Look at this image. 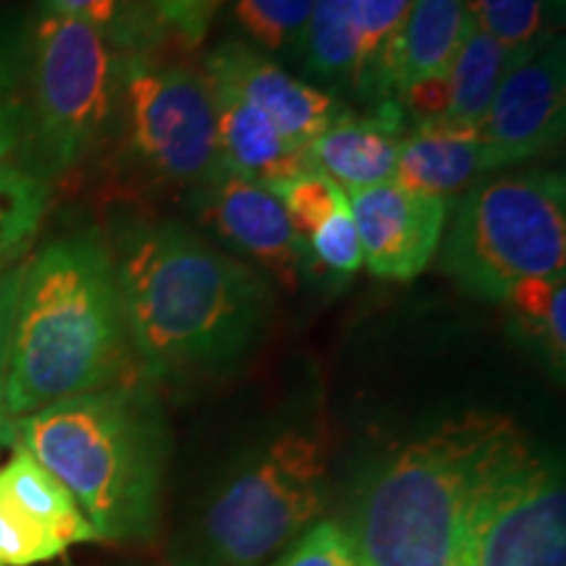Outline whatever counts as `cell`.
<instances>
[{
	"label": "cell",
	"mask_w": 566,
	"mask_h": 566,
	"mask_svg": "<svg viewBox=\"0 0 566 566\" xmlns=\"http://www.w3.org/2000/svg\"><path fill=\"white\" fill-rule=\"evenodd\" d=\"M514 328L546 357L556 375L566 367V279H527L504 296Z\"/></svg>",
	"instance_id": "44dd1931"
},
{
	"label": "cell",
	"mask_w": 566,
	"mask_h": 566,
	"mask_svg": "<svg viewBox=\"0 0 566 566\" xmlns=\"http://www.w3.org/2000/svg\"><path fill=\"white\" fill-rule=\"evenodd\" d=\"M405 137V113L396 101H386L373 113L342 111L307 153L317 171L352 192L394 179Z\"/></svg>",
	"instance_id": "5bb4252c"
},
{
	"label": "cell",
	"mask_w": 566,
	"mask_h": 566,
	"mask_svg": "<svg viewBox=\"0 0 566 566\" xmlns=\"http://www.w3.org/2000/svg\"><path fill=\"white\" fill-rule=\"evenodd\" d=\"M116 59L95 27L48 9L38 24L34 87L40 134L55 168L95 145L116 97Z\"/></svg>",
	"instance_id": "9c48e42d"
},
{
	"label": "cell",
	"mask_w": 566,
	"mask_h": 566,
	"mask_svg": "<svg viewBox=\"0 0 566 566\" xmlns=\"http://www.w3.org/2000/svg\"><path fill=\"white\" fill-rule=\"evenodd\" d=\"M210 95L216 105L218 171L273 189L275 184L315 168L310 153L294 147L271 118L244 97L221 87H210Z\"/></svg>",
	"instance_id": "2e32d148"
},
{
	"label": "cell",
	"mask_w": 566,
	"mask_h": 566,
	"mask_svg": "<svg viewBox=\"0 0 566 566\" xmlns=\"http://www.w3.org/2000/svg\"><path fill=\"white\" fill-rule=\"evenodd\" d=\"M48 9L95 27L105 40L137 42L139 32L129 13V0H48Z\"/></svg>",
	"instance_id": "f546056e"
},
{
	"label": "cell",
	"mask_w": 566,
	"mask_h": 566,
	"mask_svg": "<svg viewBox=\"0 0 566 566\" xmlns=\"http://www.w3.org/2000/svg\"><path fill=\"white\" fill-rule=\"evenodd\" d=\"M129 145L155 179L202 187L218 174L216 105L205 76L145 55L122 71Z\"/></svg>",
	"instance_id": "ba28073f"
},
{
	"label": "cell",
	"mask_w": 566,
	"mask_h": 566,
	"mask_svg": "<svg viewBox=\"0 0 566 566\" xmlns=\"http://www.w3.org/2000/svg\"><path fill=\"white\" fill-rule=\"evenodd\" d=\"M454 566H566L564 472L527 436L472 493Z\"/></svg>",
	"instance_id": "52a82bcc"
},
{
	"label": "cell",
	"mask_w": 566,
	"mask_h": 566,
	"mask_svg": "<svg viewBox=\"0 0 566 566\" xmlns=\"http://www.w3.org/2000/svg\"><path fill=\"white\" fill-rule=\"evenodd\" d=\"M11 126H9V118H3V113H0V155L9 153L11 147Z\"/></svg>",
	"instance_id": "e575fe53"
},
{
	"label": "cell",
	"mask_w": 566,
	"mask_h": 566,
	"mask_svg": "<svg viewBox=\"0 0 566 566\" xmlns=\"http://www.w3.org/2000/svg\"><path fill=\"white\" fill-rule=\"evenodd\" d=\"M525 436L506 415L464 412L367 472L344 533L359 566H454L472 493Z\"/></svg>",
	"instance_id": "277c9868"
},
{
	"label": "cell",
	"mask_w": 566,
	"mask_h": 566,
	"mask_svg": "<svg viewBox=\"0 0 566 566\" xmlns=\"http://www.w3.org/2000/svg\"><path fill=\"white\" fill-rule=\"evenodd\" d=\"M509 55L512 51H506L499 40H493L467 17L462 42L446 66L451 87V108L443 118L446 124L480 129L506 71Z\"/></svg>",
	"instance_id": "d6986e66"
},
{
	"label": "cell",
	"mask_w": 566,
	"mask_h": 566,
	"mask_svg": "<svg viewBox=\"0 0 566 566\" xmlns=\"http://www.w3.org/2000/svg\"><path fill=\"white\" fill-rule=\"evenodd\" d=\"M543 9H546L548 24H551V30H554V27H556V21H558V24H562V21H564L566 0H543Z\"/></svg>",
	"instance_id": "836d02e7"
},
{
	"label": "cell",
	"mask_w": 566,
	"mask_h": 566,
	"mask_svg": "<svg viewBox=\"0 0 566 566\" xmlns=\"http://www.w3.org/2000/svg\"><path fill=\"white\" fill-rule=\"evenodd\" d=\"M265 566H359L338 522H317Z\"/></svg>",
	"instance_id": "f1b7e54d"
},
{
	"label": "cell",
	"mask_w": 566,
	"mask_h": 566,
	"mask_svg": "<svg viewBox=\"0 0 566 566\" xmlns=\"http://www.w3.org/2000/svg\"><path fill=\"white\" fill-rule=\"evenodd\" d=\"M24 268L27 265H17V268H6V271H0V428H3V422H6V412H3L6 375H9L13 317H17L21 281H24Z\"/></svg>",
	"instance_id": "d6a6232c"
},
{
	"label": "cell",
	"mask_w": 566,
	"mask_h": 566,
	"mask_svg": "<svg viewBox=\"0 0 566 566\" xmlns=\"http://www.w3.org/2000/svg\"><path fill=\"white\" fill-rule=\"evenodd\" d=\"M205 82L229 90L263 111L275 129L300 150H310L344 111L334 92L296 80L250 42H221L212 48L205 59Z\"/></svg>",
	"instance_id": "4fadbf2b"
},
{
	"label": "cell",
	"mask_w": 566,
	"mask_h": 566,
	"mask_svg": "<svg viewBox=\"0 0 566 566\" xmlns=\"http://www.w3.org/2000/svg\"><path fill=\"white\" fill-rule=\"evenodd\" d=\"M71 493L97 541H150L160 520L168 428L137 378L97 388L0 428Z\"/></svg>",
	"instance_id": "3957f363"
},
{
	"label": "cell",
	"mask_w": 566,
	"mask_h": 566,
	"mask_svg": "<svg viewBox=\"0 0 566 566\" xmlns=\"http://www.w3.org/2000/svg\"><path fill=\"white\" fill-rule=\"evenodd\" d=\"M328 475L321 430L286 428L260 443L176 537L174 566H265L323 512Z\"/></svg>",
	"instance_id": "5b68a950"
},
{
	"label": "cell",
	"mask_w": 566,
	"mask_h": 566,
	"mask_svg": "<svg viewBox=\"0 0 566 566\" xmlns=\"http://www.w3.org/2000/svg\"><path fill=\"white\" fill-rule=\"evenodd\" d=\"M446 226L443 273L478 300L504 302L514 283L566 275L562 171L480 179L464 189Z\"/></svg>",
	"instance_id": "8992f818"
},
{
	"label": "cell",
	"mask_w": 566,
	"mask_h": 566,
	"mask_svg": "<svg viewBox=\"0 0 566 566\" xmlns=\"http://www.w3.org/2000/svg\"><path fill=\"white\" fill-rule=\"evenodd\" d=\"M394 101L399 103L401 113H405V122H412L415 129L443 122L451 108L449 76H446V71L443 74L420 76V80L409 82L407 87L396 92Z\"/></svg>",
	"instance_id": "4dcf8cb0"
},
{
	"label": "cell",
	"mask_w": 566,
	"mask_h": 566,
	"mask_svg": "<svg viewBox=\"0 0 566 566\" xmlns=\"http://www.w3.org/2000/svg\"><path fill=\"white\" fill-rule=\"evenodd\" d=\"M357 226L363 265L378 279L412 281L436 258L449 221V200L396 181L346 192Z\"/></svg>",
	"instance_id": "7c38bea8"
},
{
	"label": "cell",
	"mask_w": 566,
	"mask_h": 566,
	"mask_svg": "<svg viewBox=\"0 0 566 566\" xmlns=\"http://www.w3.org/2000/svg\"><path fill=\"white\" fill-rule=\"evenodd\" d=\"M45 184L0 155V271L17 263L32 244L45 216Z\"/></svg>",
	"instance_id": "603a6c76"
},
{
	"label": "cell",
	"mask_w": 566,
	"mask_h": 566,
	"mask_svg": "<svg viewBox=\"0 0 566 566\" xmlns=\"http://www.w3.org/2000/svg\"><path fill=\"white\" fill-rule=\"evenodd\" d=\"M566 53L564 38L551 30L512 51L480 137L512 163L546 155L564 137Z\"/></svg>",
	"instance_id": "30bf717a"
},
{
	"label": "cell",
	"mask_w": 566,
	"mask_h": 566,
	"mask_svg": "<svg viewBox=\"0 0 566 566\" xmlns=\"http://www.w3.org/2000/svg\"><path fill=\"white\" fill-rule=\"evenodd\" d=\"M66 554L55 537L0 495V566H38Z\"/></svg>",
	"instance_id": "83f0119b"
},
{
	"label": "cell",
	"mask_w": 566,
	"mask_h": 566,
	"mask_svg": "<svg viewBox=\"0 0 566 566\" xmlns=\"http://www.w3.org/2000/svg\"><path fill=\"white\" fill-rule=\"evenodd\" d=\"M504 166L509 160L483 142L478 129L438 122L407 134L391 181L412 192L449 200V195L462 192L480 176Z\"/></svg>",
	"instance_id": "9a60e30c"
},
{
	"label": "cell",
	"mask_w": 566,
	"mask_h": 566,
	"mask_svg": "<svg viewBox=\"0 0 566 566\" xmlns=\"http://www.w3.org/2000/svg\"><path fill=\"white\" fill-rule=\"evenodd\" d=\"M315 0H233V21L258 51H300Z\"/></svg>",
	"instance_id": "cb8c5ba5"
},
{
	"label": "cell",
	"mask_w": 566,
	"mask_h": 566,
	"mask_svg": "<svg viewBox=\"0 0 566 566\" xmlns=\"http://www.w3.org/2000/svg\"><path fill=\"white\" fill-rule=\"evenodd\" d=\"M412 0H352L354 17V80L352 90L367 103L391 101L388 66Z\"/></svg>",
	"instance_id": "ffe728a7"
},
{
	"label": "cell",
	"mask_w": 566,
	"mask_h": 566,
	"mask_svg": "<svg viewBox=\"0 0 566 566\" xmlns=\"http://www.w3.org/2000/svg\"><path fill=\"white\" fill-rule=\"evenodd\" d=\"M0 495L34 525L48 530L63 548L97 541L71 493L27 451L13 449L11 462L0 470Z\"/></svg>",
	"instance_id": "ac0fdd59"
},
{
	"label": "cell",
	"mask_w": 566,
	"mask_h": 566,
	"mask_svg": "<svg viewBox=\"0 0 566 566\" xmlns=\"http://www.w3.org/2000/svg\"><path fill=\"white\" fill-rule=\"evenodd\" d=\"M129 367L137 365L108 244L97 231L48 244L21 281L3 394L6 422L132 380Z\"/></svg>",
	"instance_id": "7a4b0ae2"
},
{
	"label": "cell",
	"mask_w": 566,
	"mask_h": 566,
	"mask_svg": "<svg viewBox=\"0 0 566 566\" xmlns=\"http://www.w3.org/2000/svg\"><path fill=\"white\" fill-rule=\"evenodd\" d=\"M134 365L150 380H200L242 363L263 338L268 275L174 221L126 233L116 260Z\"/></svg>",
	"instance_id": "6da1fadb"
},
{
	"label": "cell",
	"mask_w": 566,
	"mask_h": 566,
	"mask_svg": "<svg viewBox=\"0 0 566 566\" xmlns=\"http://www.w3.org/2000/svg\"><path fill=\"white\" fill-rule=\"evenodd\" d=\"M61 566H66V564H61Z\"/></svg>",
	"instance_id": "d590c367"
},
{
	"label": "cell",
	"mask_w": 566,
	"mask_h": 566,
	"mask_svg": "<svg viewBox=\"0 0 566 566\" xmlns=\"http://www.w3.org/2000/svg\"><path fill=\"white\" fill-rule=\"evenodd\" d=\"M271 192L279 197L283 208H286L296 233L302 237V242H307V239L313 237L317 226L336 210V205L342 202V197L346 195L334 179H328V176L317 171V168H307V171L296 174L292 179L275 184Z\"/></svg>",
	"instance_id": "484cf974"
},
{
	"label": "cell",
	"mask_w": 566,
	"mask_h": 566,
	"mask_svg": "<svg viewBox=\"0 0 566 566\" xmlns=\"http://www.w3.org/2000/svg\"><path fill=\"white\" fill-rule=\"evenodd\" d=\"M464 11L506 51H520L551 32L543 0H464Z\"/></svg>",
	"instance_id": "d4e9b609"
},
{
	"label": "cell",
	"mask_w": 566,
	"mask_h": 566,
	"mask_svg": "<svg viewBox=\"0 0 566 566\" xmlns=\"http://www.w3.org/2000/svg\"><path fill=\"white\" fill-rule=\"evenodd\" d=\"M300 51L302 66L315 82L352 87L357 55L352 0H315Z\"/></svg>",
	"instance_id": "7402d4cb"
},
{
	"label": "cell",
	"mask_w": 566,
	"mask_h": 566,
	"mask_svg": "<svg viewBox=\"0 0 566 566\" xmlns=\"http://www.w3.org/2000/svg\"><path fill=\"white\" fill-rule=\"evenodd\" d=\"M221 3L223 0H150L155 19L187 48H197L208 38Z\"/></svg>",
	"instance_id": "1f68e13d"
},
{
	"label": "cell",
	"mask_w": 566,
	"mask_h": 566,
	"mask_svg": "<svg viewBox=\"0 0 566 566\" xmlns=\"http://www.w3.org/2000/svg\"><path fill=\"white\" fill-rule=\"evenodd\" d=\"M195 208L212 233L252 260L283 286H300L310 268L307 244L296 233L279 197L263 184L218 171L195 189Z\"/></svg>",
	"instance_id": "8fae6325"
},
{
	"label": "cell",
	"mask_w": 566,
	"mask_h": 566,
	"mask_svg": "<svg viewBox=\"0 0 566 566\" xmlns=\"http://www.w3.org/2000/svg\"><path fill=\"white\" fill-rule=\"evenodd\" d=\"M464 24V0H412L388 66L391 101L409 82L443 74L462 42Z\"/></svg>",
	"instance_id": "e0dca14e"
},
{
	"label": "cell",
	"mask_w": 566,
	"mask_h": 566,
	"mask_svg": "<svg viewBox=\"0 0 566 566\" xmlns=\"http://www.w3.org/2000/svg\"><path fill=\"white\" fill-rule=\"evenodd\" d=\"M304 244H307L310 265H317L334 279L344 281L363 268V247L346 195Z\"/></svg>",
	"instance_id": "4316f807"
}]
</instances>
